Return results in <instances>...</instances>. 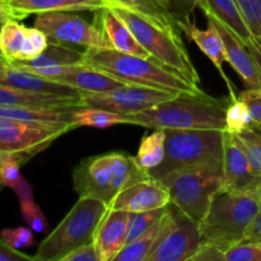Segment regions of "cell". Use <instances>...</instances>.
<instances>
[{
    "label": "cell",
    "instance_id": "obj_24",
    "mask_svg": "<svg viewBox=\"0 0 261 261\" xmlns=\"http://www.w3.org/2000/svg\"><path fill=\"white\" fill-rule=\"evenodd\" d=\"M13 19L45 12H96L107 7L105 0H8Z\"/></svg>",
    "mask_w": 261,
    "mask_h": 261
},
{
    "label": "cell",
    "instance_id": "obj_46",
    "mask_svg": "<svg viewBox=\"0 0 261 261\" xmlns=\"http://www.w3.org/2000/svg\"><path fill=\"white\" fill-rule=\"evenodd\" d=\"M13 191H14L15 195L18 196L19 200H33L32 186H31V184L24 177L18 184L17 188L13 189Z\"/></svg>",
    "mask_w": 261,
    "mask_h": 261
},
{
    "label": "cell",
    "instance_id": "obj_26",
    "mask_svg": "<svg viewBox=\"0 0 261 261\" xmlns=\"http://www.w3.org/2000/svg\"><path fill=\"white\" fill-rule=\"evenodd\" d=\"M166 154V132L160 129L142 139L137 154L134 155L138 167L149 173L162 163Z\"/></svg>",
    "mask_w": 261,
    "mask_h": 261
},
{
    "label": "cell",
    "instance_id": "obj_32",
    "mask_svg": "<svg viewBox=\"0 0 261 261\" xmlns=\"http://www.w3.org/2000/svg\"><path fill=\"white\" fill-rule=\"evenodd\" d=\"M166 209H167V206L155 209V211L143 212V213H130L129 224H127L126 244L127 242L133 241L135 237L144 233V232L147 231V229H149L153 224L157 223V222L162 218L163 214H165Z\"/></svg>",
    "mask_w": 261,
    "mask_h": 261
},
{
    "label": "cell",
    "instance_id": "obj_8",
    "mask_svg": "<svg viewBox=\"0 0 261 261\" xmlns=\"http://www.w3.org/2000/svg\"><path fill=\"white\" fill-rule=\"evenodd\" d=\"M165 132V158L158 167L150 171V177L160 180L176 170L223 157L224 130L167 129Z\"/></svg>",
    "mask_w": 261,
    "mask_h": 261
},
{
    "label": "cell",
    "instance_id": "obj_31",
    "mask_svg": "<svg viewBox=\"0 0 261 261\" xmlns=\"http://www.w3.org/2000/svg\"><path fill=\"white\" fill-rule=\"evenodd\" d=\"M252 125V117L244 101L240 98L231 99L226 111L227 132L239 134Z\"/></svg>",
    "mask_w": 261,
    "mask_h": 261
},
{
    "label": "cell",
    "instance_id": "obj_27",
    "mask_svg": "<svg viewBox=\"0 0 261 261\" xmlns=\"http://www.w3.org/2000/svg\"><path fill=\"white\" fill-rule=\"evenodd\" d=\"M206 2L209 5V12L205 14H213L217 19L223 22L227 27L236 32L245 42L252 37L251 32L242 18L236 0H206Z\"/></svg>",
    "mask_w": 261,
    "mask_h": 261
},
{
    "label": "cell",
    "instance_id": "obj_35",
    "mask_svg": "<svg viewBox=\"0 0 261 261\" xmlns=\"http://www.w3.org/2000/svg\"><path fill=\"white\" fill-rule=\"evenodd\" d=\"M20 214L25 224L37 233H45L48 229L47 221L40 206L33 200H19Z\"/></svg>",
    "mask_w": 261,
    "mask_h": 261
},
{
    "label": "cell",
    "instance_id": "obj_40",
    "mask_svg": "<svg viewBox=\"0 0 261 261\" xmlns=\"http://www.w3.org/2000/svg\"><path fill=\"white\" fill-rule=\"evenodd\" d=\"M239 98L246 103L251 114L252 122L261 129V88L249 89L241 92Z\"/></svg>",
    "mask_w": 261,
    "mask_h": 261
},
{
    "label": "cell",
    "instance_id": "obj_23",
    "mask_svg": "<svg viewBox=\"0 0 261 261\" xmlns=\"http://www.w3.org/2000/svg\"><path fill=\"white\" fill-rule=\"evenodd\" d=\"M50 81L58 83L66 84L74 87L81 92H106L117 87L125 86L122 82L101 73L96 69L91 68L84 64H74V65L61 66L55 74L50 78Z\"/></svg>",
    "mask_w": 261,
    "mask_h": 261
},
{
    "label": "cell",
    "instance_id": "obj_43",
    "mask_svg": "<svg viewBox=\"0 0 261 261\" xmlns=\"http://www.w3.org/2000/svg\"><path fill=\"white\" fill-rule=\"evenodd\" d=\"M0 261H35V256L23 254L10 247L4 240H0Z\"/></svg>",
    "mask_w": 261,
    "mask_h": 261
},
{
    "label": "cell",
    "instance_id": "obj_14",
    "mask_svg": "<svg viewBox=\"0 0 261 261\" xmlns=\"http://www.w3.org/2000/svg\"><path fill=\"white\" fill-rule=\"evenodd\" d=\"M47 45V36L37 27H27L15 19H9L3 24L0 47L8 61H27L37 58Z\"/></svg>",
    "mask_w": 261,
    "mask_h": 261
},
{
    "label": "cell",
    "instance_id": "obj_37",
    "mask_svg": "<svg viewBox=\"0 0 261 261\" xmlns=\"http://www.w3.org/2000/svg\"><path fill=\"white\" fill-rule=\"evenodd\" d=\"M2 239L15 250L28 249L36 245L35 236L30 227H17V228H5L0 232Z\"/></svg>",
    "mask_w": 261,
    "mask_h": 261
},
{
    "label": "cell",
    "instance_id": "obj_39",
    "mask_svg": "<svg viewBox=\"0 0 261 261\" xmlns=\"http://www.w3.org/2000/svg\"><path fill=\"white\" fill-rule=\"evenodd\" d=\"M247 147V149L254 154V157L256 158L257 162L261 166V129L259 126L252 122V125H250L247 129H245L244 132L239 133V134H234Z\"/></svg>",
    "mask_w": 261,
    "mask_h": 261
},
{
    "label": "cell",
    "instance_id": "obj_7",
    "mask_svg": "<svg viewBox=\"0 0 261 261\" xmlns=\"http://www.w3.org/2000/svg\"><path fill=\"white\" fill-rule=\"evenodd\" d=\"M111 9L117 17L126 23L135 38L145 50L149 51L155 61L180 74L193 86L199 87L200 76L191 61L188 50L185 48L182 38L173 37L172 35L161 30L160 27L132 10L124 8H111Z\"/></svg>",
    "mask_w": 261,
    "mask_h": 261
},
{
    "label": "cell",
    "instance_id": "obj_11",
    "mask_svg": "<svg viewBox=\"0 0 261 261\" xmlns=\"http://www.w3.org/2000/svg\"><path fill=\"white\" fill-rule=\"evenodd\" d=\"M36 15L35 27L47 36L48 42L73 47H111L101 28L75 12H45Z\"/></svg>",
    "mask_w": 261,
    "mask_h": 261
},
{
    "label": "cell",
    "instance_id": "obj_4",
    "mask_svg": "<svg viewBox=\"0 0 261 261\" xmlns=\"http://www.w3.org/2000/svg\"><path fill=\"white\" fill-rule=\"evenodd\" d=\"M148 177L133 155L111 152L81 161L73 171V185L79 196L98 199L110 206L124 189Z\"/></svg>",
    "mask_w": 261,
    "mask_h": 261
},
{
    "label": "cell",
    "instance_id": "obj_6",
    "mask_svg": "<svg viewBox=\"0 0 261 261\" xmlns=\"http://www.w3.org/2000/svg\"><path fill=\"white\" fill-rule=\"evenodd\" d=\"M109 205L98 199L79 196L63 221L43 240L35 255L37 261H61L76 247L93 241Z\"/></svg>",
    "mask_w": 261,
    "mask_h": 261
},
{
    "label": "cell",
    "instance_id": "obj_49",
    "mask_svg": "<svg viewBox=\"0 0 261 261\" xmlns=\"http://www.w3.org/2000/svg\"><path fill=\"white\" fill-rule=\"evenodd\" d=\"M4 22H7V20L0 19V32H2V28H3V24H4Z\"/></svg>",
    "mask_w": 261,
    "mask_h": 261
},
{
    "label": "cell",
    "instance_id": "obj_25",
    "mask_svg": "<svg viewBox=\"0 0 261 261\" xmlns=\"http://www.w3.org/2000/svg\"><path fill=\"white\" fill-rule=\"evenodd\" d=\"M110 8H124L142 15L173 37L181 38L176 19L161 0H105Z\"/></svg>",
    "mask_w": 261,
    "mask_h": 261
},
{
    "label": "cell",
    "instance_id": "obj_47",
    "mask_svg": "<svg viewBox=\"0 0 261 261\" xmlns=\"http://www.w3.org/2000/svg\"><path fill=\"white\" fill-rule=\"evenodd\" d=\"M0 19L3 20L13 19V15H12V12H10L8 0H0Z\"/></svg>",
    "mask_w": 261,
    "mask_h": 261
},
{
    "label": "cell",
    "instance_id": "obj_45",
    "mask_svg": "<svg viewBox=\"0 0 261 261\" xmlns=\"http://www.w3.org/2000/svg\"><path fill=\"white\" fill-rule=\"evenodd\" d=\"M246 45L247 47H249L250 53H251L252 58H254L255 63H256V69L261 82V38L254 37V36H252L250 40L246 41Z\"/></svg>",
    "mask_w": 261,
    "mask_h": 261
},
{
    "label": "cell",
    "instance_id": "obj_22",
    "mask_svg": "<svg viewBox=\"0 0 261 261\" xmlns=\"http://www.w3.org/2000/svg\"><path fill=\"white\" fill-rule=\"evenodd\" d=\"M83 56L84 51L78 50L73 46L48 42L46 50L37 58L27 61H9V63L31 73L50 79L61 66L83 64Z\"/></svg>",
    "mask_w": 261,
    "mask_h": 261
},
{
    "label": "cell",
    "instance_id": "obj_34",
    "mask_svg": "<svg viewBox=\"0 0 261 261\" xmlns=\"http://www.w3.org/2000/svg\"><path fill=\"white\" fill-rule=\"evenodd\" d=\"M236 3L251 35L261 38V0H236Z\"/></svg>",
    "mask_w": 261,
    "mask_h": 261
},
{
    "label": "cell",
    "instance_id": "obj_30",
    "mask_svg": "<svg viewBox=\"0 0 261 261\" xmlns=\"http://www.w3.org/2000/svg\"><path fill=\"white\" fill-rule=\"evenodd\" d=\"M70 111H55V110L31 109L22 106H3L0 105V116L9 119L35 120V121H61L71 122Z\"/></svg>",
    "mask_w": 261,
    "mask_h": 261
},
{
    "label": "cell",
    "instance_id": "obj_41",
    "mask_svg": "<svg viewBox=\"0 0 261 261\" xmlns=\"http://www.w3.org/2000/svg\"><path fill=\"white\" fill-rule=\"evenodd\" d=\"M224 251L222 247L211 242H201L200 247L190 261H224Z\"/></svg>",
    "mask_w": 261,
    "mask_h": 261
},
{
    "label": "cell",
    "instance_id": "obj_36",
    "mask_svg": "<svg viewBox=\"0 0 261 261\" xmlns=\"http://www.w3.org/2000/svg\"><path fill=\"white\" fill-rule=\"evenodd\" d=\"M165 3L176 20H190V15L196 8H200L204 13L209 12L206 0H165Z\"/></svg>",
    "mask_w": 261,
    "mask_h": 261
},
{
    "label": "cell",
    "instance_id": "obj_44",
    "mask_svg": "<svg viewBox=\"0 0 261 261\" xmlns=\"http://www.w3.org/2000/svg\"><path fill=\"white\" fill-rule=\"evenodd\" d=\"M245 242H255V244H261V211L255 217L254 221L247 227L245 236L242 239Z\"/></svg>",
    "mask_w": 261,
    "mask_h": 261
},
{
    "label": "cell",
    "instance_id": "obj_13",
    "mask_svg": "<svg viewBox=\"0 0 261 261\" xmlns=\"http://www.w3.org/2000/svg\"><path fill=\"white\" fill-rule=\"evenodd\" d=\"M223 185L219 191L261 190V176L252 171L239 138L224 130Z\"/></svg>",
    "mask_w": 261,
    "mask_h": 261
},
{
    "label": "cell",
    "instance_id": "obj_38",
    "mask_svg": "<svg viewBox=\"0 0 261 261\" xmlns=\"http://www.w3.org/2000/svg\"><path fill=\"white\" fill-rule=\"evenodd\" d=\"M224 261H261V244L241 241L229 247Z\"/></svg>",
    "mask_w": 261,
    "mask_h": 261
},
{
    "label": "cell",
    "instance_id": "obj_16",
    "mask_svg": "<svg viewBox=\"0 0 261 261\" xmlns=\"http://www.w3.org/2000/svg\"><path fill=\"white\" fill-rule=\"evenodd\" d=\"M206 19L211 20L216 25L222 41H223L224 51H226V61L236 70L240 78L249 89L261 88L259 73L256 69V63L247 47L246 42L237 35L236 32L227 27L223 22L217 19L213 14H205Z\"/></svg>",
    "mask_w": 261,
    "mask_h": 261
},
{
    "label": "cell",
    "instance_id": "obj_20",
    "mask_svg": "<svg viewBox=\"0 0 261 261\" xmlns=\"http://www.w3.org/2000/svg\"><path fill=\"white\" fill-rule=\"evenodd\" d=\"M0 105L3 106H22L31 109L70 111L84 107L82 96H59V94L37 93L0 84Z\"/></svg>",
    "mask_w": 261,
    "mask_h": 261
},
{
    "label": "cell",
    "instance_id": "obj_15",
    "mask_svg": "<svg viewBox=\"0 0 261 261\" xmlns=\"http://www.w3.org/2000/svg\"><path fill=\"white\" fill-rule=\"evenodd\" d=\"M171 203L170 190L157 178L140 180L119 193L109 208L129 213H143L165 208Z\"/></svg>",
    "mask_w": 261,
    "mask_h": 261
},
{
    "label": "cell",
    "instance_id": "obj_18",
    "mask_svg": "<svg viewBox=\"0 0 261 261\" xmlns=\"http://www.w3.org/2000/svg\"><path fill=\"white\" fill-rule=\"evenodd\" d=\"M129 212L109 209L93 237L99 261H114L126 245Z\"/></svg>",
    "mask_w": 261,
    "mask_h": 261
},
{
    "label": "cell",
    "instance_id": "obj_5",
    "mask_svg": "<svg viewBox=\"0 0 261 261\" xmlns=\"http://www.w3.org/2000/svg\"><path fill=\"white\" fill-rule=\"evenodd\" d=\"M223 177V157H219L176 170L160 180L170 190L171 203L200 222L213 196L221 190Z\"/></svg>",
    "mask_w": 261,
    "mask_h": 261
},
{
    "label": "cell",
    "instance_id": "obj_42",
    "mask_svg": "<svg viewBox=\"0 0 261 261\" xmlns=\"http://www.w3.org/2000/svg\"><path fill=\"white\" fill-rule=\"evenodd\" d=\"M61 261H99L97 255L94 242H87L82 246L76 247L71 252H69Z\"/></svg>",
    "mask_w": 261,
    "mask_h": 261
},
{
    "label": "cell",
    "instance_id": "obj_17",
    "mask_svg": "<svg viewBox=\"0 0 261 261\" xmlns=\"http://www.w3.org/2000/svg\"><path fill=\"white\" fill-rule=\"evenodd\" d=\"M0 84L37 93L59 94V96H81V91L66 84L58 83L38 74L20 69L8 60L0 61Z\"/></svg>",
    "mask_w": 261,
    "mask_h": 261
},
{
    "label": "cell",
    "instance_id": "obj_19",
    "mask_svg": "<svg viewBox=\"0 0 261 261\" xmlns=\"http://www.w3.org/2000/svg\"><path fill=\"white\" fill-rule=\"evenodd\" d=\"M178 30L186 36L190 41L196 43L199 48L209 58V60L214 64L216 69L221 76L223 78L224 83L227 84L228 88L229 97L232 99L239 98V96L234 92V86L231 83L227 74L223 70V61H226V51H224L223 41H222L221 36H219L218 31H217L216 25L208 20V28L206 30H199L196 27L195 23L191 20H176Z\"/></svg>",
    "mask_w": 261,
    "mask_h": 261
},
{
    "label": "cell",
    "instance_id": "obj_48",
    "mask_svg": "<svg viewBox=\"0 0 261 261\" xmlns=\"http://www.w3.org/2000/svg\"><path fill=\"white\" fill-rule=\"evenodd\" d=\"M3 60H7V59H5L4 54H3V50H2V47H0V61H3Z\"/></svg>",
    "mask_w": 261,
    "mask_h": 261
},
{
    "label": "cell",
    "instance_id": "obj_50",
    "mask_svg": "<svg viewBox=\"0 0 261 261\" xmlns=\"http://www.w3.org/2000/svg\"><path fill=\"white\" fill-rule=\"evenodd\" d=\"M161 2H162L163 4H165V7H166V3H165V0H161ZM166 8H167V7H166Z\"/></svg>",
    "mask_w": 261,
    "mask_h": 261
},
{
    "label": "cell",
    "instance_id": "obj_33",
    "mask_svg": "<svg viewBox=\"0 0 261 261\" xmlns=\"http://www.w3.org/2000/svg\"><path fill=\"white\" fill-rule=\"evenodd\" d=\"M20 161L13 154L0 153V182L13 190L22 181L23 176L20 173Z\"/></svg>",
    "mask_w": 261,
    "mask_h": 261
},
{
    "label": "cell",
    "instance_id": "obj_12",
    "mask_svg": "<svg viewBox=\"0 0 261 261\" xmlns=\"http://www.w3.org/2000/svg\"><path fill=\"white\" fill-rule=\"evenodd\" d=\"M180 93L161 91L149 87L125 84L106 92H97V93L81 92V96L84 107L107 110L126 116V115L144 111L154 105L173 98Z\"/></svg>",
    "mask_w": 261,
    "mask_h": 261
},
{
    "label": "cell",
    "instance_id": "obj_2",
    "mask_svg": "<svg viewBox=\"0 0 261 261\" xmlns=\"http://www.w3.org/2000/svg\"><path fill=\"white\" fill-rule=\"evenodd\" d=\"M83 64L107 74L124 84L143 86L167 92H200L180 74L155 61L116 51L111 47H89L84 50Z\"/></svg>",
    "mask_w": 261,
    "mask_h": 261
},
{
    "label": "cell",
    "instance_id": "obj_1",
    "mask_svg": "<svg viewBox=\"0 0 261 261\" xmlns=\"http://www.w3.org/2000/svg\"><path fill=\"white\" fill-rule=\"evenodd\" d=\"M228 98H214L205 92H181L173 98L154 105L144 111L126 115L129 124L155 130L216 129L227 130Z\"/></svg>",
    "mask_w": 261,
    "mask_h": 261
},
{
    "label": "cell",
    "instance_id": "obj_29",
    "mask_svg": "<svg viewBox=\"0 0 261 261\" xmlns=\"http://www.w3.org/2000/svg\"><path fill=\"white\" fill-rule=\"evenodd\" d=\"M160 221L153 224L149 229L142 233L140 236L135 237L133 241L127 242L121 251L115 256L114 261H145L153 245H154L155 239H157L158 229H160Z\"/></svg>",
    "mask_w": 261,
    "mask_h": 261
},
{
    "label": "cell",
    "instance_id": "obj_28",
    "mask_svg": "<svg viewBox=\"0 0 261 261\" xmlns=\"http://www.w3.org/2000/svg\"><path fill=\"white\" fill-rule=\"evenodd\" d=\"M71 124L74 125V127L91 126L105 129V127H111L114 125L129 124V119L125 115L107 111V110L82 107V109L73 110Z\"/></svg>",
    "mask_w": 261,
    "mask_h": 261
},
{
    "label": "cell",
    "instance_id": "obj_3",
    "mask_svg": "<svg viewBox=\"0 0 261 261\" xmlns=\"http://www.w3.org/2000/svg\"><path fill=\"white\" fill-rule=\"evenodd\" d=\"M260 211L261 190L218 191L199 222L201 242H211L227 251L242 241Z\"/></svg>",
    "mask_w": 261,
    "mask_h": 261
},
{
    "label": "cell",
    "instance_id": "obj_10",
    "mask_svg": "<svg viewBox=\"0 0 261 261\" xmlns=\"http://www.w3.org/2000/svg\"><path fill=\"white\" fill-rule=\"evenodd\" d=\"M200 245L199 222L170 203L161 218L157 239L145 261H190Z\"/></svg>",
    "mask_w": 261,
    "mask_h": 261
},
{
    "label": "cell",
    "instance_id": "obj_51",
    "mask_svg": "<svg viewBox=\"0 0 261 261\" xmlns=\"http://www.w3.org/2000/svg\"><path fill=\"white\" fill-rule=\"evenodd\" d=\"M0 236H2V234H0Z\"/></svg>",
    "mask_w": 261,
    "mask_h": 261
},
{
    "label": "cell",
    "instance_id": "obj_9",
    "mask_svg": "<svg viewBox=\"0 0 261 261\" xmlns=\"http://www.w3.org/2000/svg\"><path fill=\"white\" fill-rule=\"evenodd\" d=\"M71 129H75L71 122L0 116V153L15 155L23 165Z\"/></svg>",
    "mask_w": 261,
    "mask_h": 261
},
{
    "label": "cell",
    "instance_id": "obj_21",
    "mask_svg": "<svg viewBox=\"0 0 261 261\" xmlns=\"http://www.w3.org/2000/svg\"><path fill=\"white\" fill-rule=\"evenodd\" d=\"M94 13L96 15H94L93 22L101 28L103 35L109 40L111 48H115L120 53L140 56V58H152L149 51L145 50L140 45L139 41L135 38L130 28L126 25V23L121 18L117 17L111 8H101Z\"/></svg>",
    "mask_w": 261,
    "mask_h": 261
}]
</instances>
